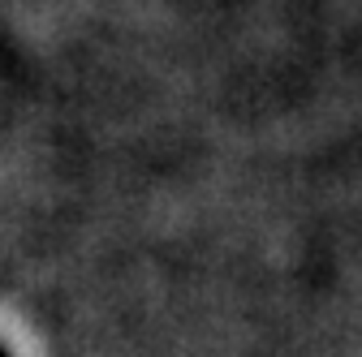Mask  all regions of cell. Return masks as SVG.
Wrapping results in <instances>:
<instances>
[{
	"instance_id": "1",
	"label": "cell",
	"mask_w": 362,
	"mask_h": 357,
	"mask_svg": "<svg viewBox=\"0 0 362 357\" xmlns=\"http://www.w3.org/2000/svg\"><path fill=\"white\" fill-rule=\"evenodd\" d=\"M0 357H9V353H5V344H0Z\"/></svg>"
}]
</instances>
